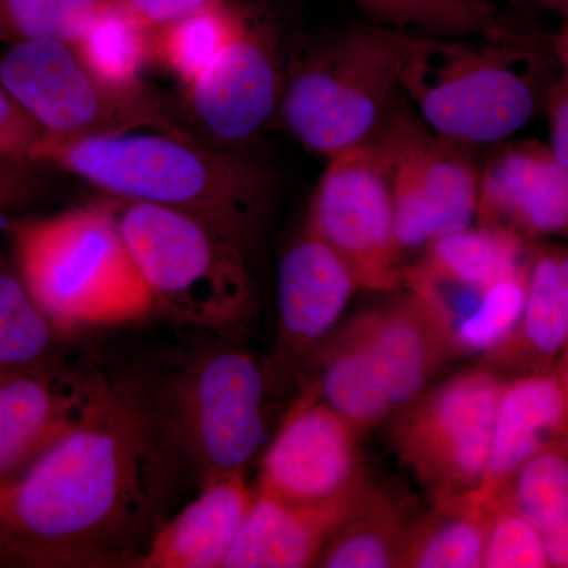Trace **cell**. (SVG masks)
I'll return each mask as SVG.
<instances>
[{"label": "cell", "instance_id": "6da1fadb", "mask_svg": "<svg viewBox=\"0 0 568 568\" xmlns=\"http://www.w3.org/2000/svg\"><path fill=\"white\" fill-rule=\"evenodd\" d=\"M179 465L159 402L108 379L69 435L0 485V567H133Z\"/></svg>", "mask_w": 568, "mask_h": 568}, {"label": "cell", "instance_id": "7a4b0ae2", "mask_svg": "<svg viewBox=\"0 0 568 568\" xmlns=\"http://www.w3.org/2000/svg\"><path fill=\"white\" fill-rule=\"evenodd\" d=\"M103 196L192 213L252 254L276 193L274 171L250 149H227L189 130L61 138L47 134L32 156Z\"/></svg>", "mask_w": 568, "mask_h": 568}, {"label": "cell", "instance_id": "3957f363", "mask_svg": "<svg viewBox=\"0 0 568 568\" xmlns=\"http://www.w3.org/2000/svg\"><path fill=\"white\" fill-rule=\"evenodd\" d=\"M6 234L14 267L63 336L155 310L110 197L48 215H13Z\"/></svg>", "mask_w": 568, "mask_h": 568}, {"label": "cell", "instance_id": "277c9868", "mask_svg": "<svg viewBox=\"0 0 568 568\" xmlns=\"http://www.w3.org/2000/svg\"><path fill=\"white\" fill-rule=\"evenodd\" d=\"M548 55L529 37H417L399 73V91L439 136L493 144L514 136L545 102Z\"/></svg>", "mask_w": 568, "mask_h": 568}, {"label": "cell", "instance_id": "5b68a950", "mask_svg": "<svg viewBox=\"0 0 568 568\" xmlns=\"http://www.w3.org/2000/svg\"><path fill=\"white\" fill-rule=\"evenodd\" d=\"M416 40L366 21L313 44L290 62L276 119L325 159L361 144L394 108Z\"/></svg>", "mask_w": 568, "mask_h": 568}, {"label": "cell", "instance_id": "8992f818", "mask_svg": "<svg viewBox=\"0 0 568 568\" xmlns=\"http://www.w3.org/2000/svg\"><path fill=\"white\" fill-rule=\"evenodd\" d=\"M155 310L212 332H234L254 310L250 254L192 213L110 197Z\"/></svg>", "mask_w": 568, "mask_h": 568}, {"label": "cell", "instance_id": "52a82bcc", "mask_svg": "<svg viewBox=\"0 0 568 568\" xmlns=\"http://www.w3.org/2000/svg\"><path fill=\"white\" fill-rule=\"evenodd\" d=\"M268 366L239 347L194 357L159 402L164 433L197 484L246 473L271 440Z\"/></svg>", "mask_w": 568, "mask_h": 568}, {"label": "cell", "instance_id": "ba28073f", "mask_svg": "<svg viewBox=\"0 0 568 568\" xmlns=\"http://www.w3.org/2000/svg\"><path fill=\"white\" fill-rule=\"evenodd\" d=\"M0 85L51 136L186 130L160 93L112 88L82 63L69 41L6 44L0 50Z\"/></svg>", "mask_w": 568, "mask_h": 568}, {"label": "cell", "instance_id": "9c48e42d", "mask_svg": "<svg viewBox=\"0 0 568 568\" xmlns=\"http://www.w3.org/2000/svg\"><path fill=\"white\" fill-rule=\"evenodd\" d=\"M504 381L495 369L478 365L428 388L388 418L396 457L433 504L480 487Z\"/></svg>", "mask_w": 568, "mask_h": 568}, {"label": "cell", "instance_id": "30bf717a", "mask_svg": "<svg viewBox=\"0 0 568 568\" xmlns=\"http://www.w3.org/2000/svg\"><path fill=\"white\" fill-rule=\"evenodd\" d=\"M369 140L390 186L403 257L473 224L480 168L469 145L439 136L414 108L395 104Z\"/></svg>", "mask_w": 568, "mask_h": 568}, {"label": "cell", "instance_id": "8fae6325", "mask_svg": "<svg viewBox=\"0 0 568 568\" xmlns=\"http://www.w3.org/2000/svg\"><path fill=\"white\" fill-rule=\"evenodd\" d=\"M304 226L349 265L361 290L394 293L403 286L394 201L369 138L327 159Z\"/></svg>", "mask_w": 568, "mask_h": 568}, {"label": "cell", "instance_id": "7c38bea8", "mask_svg": "<svg viewBox=\"0 0 568 568\" xmlns=\"http://www.w3.org/2000/svg\"><path fill=\"white\" fill-rule=\"evenodd\" d=\"M275 29L248 14L244 31L182 88L178 118L194 136L227 149H250L278 115L290 62Z\"/></svg>", "mask_w": 568, "mask_h": 568}, {"label": "cell", "instance_id": "4fadbf2b", "mask_svg": "<svg viewBox=\"0 0 568 568\" xmlns=\"http://www.w3.org/2000/svg\"><path fill=\"white\" fill-rule=\"evenodd\" d=\"M361 435L305 386L261 455L256 491L287 504H317L361 488L368 481Z\"/></svg>", "mask_w": 568, "mask_h": 568}, {"label": "cell", "instance_id": "5bb4252c", "mask_svg": "<svg viewBox=\"0 0 568 568\" xmlns=\"http://www.w3.org/2000/svg\"><path fill=\"white\" fill-rule=\"evenodd\" d=\"M532 241L478 223L443 235L406 265L403 287L429 313L452 347L496 284L528 276Z\"/></svg>", "mask_w": 568, "mask_h": 568}, {"label": "cell", "instance_id": "9a60e30c", "mask_svg": "<svg viewBox=\"0 0 568 568\" xmlns=\"http://www.w3.org/2000/svg\"><path fill=\"white\" fill-rule=\"evenodd\" d=\"M108 379L61 364L0 373V485L29 469L69 435L100 398Z\"/></svg>", "mask_w": 568, "mask_h": 568}, {"label": "cell", "instance_id": "2e32d148", "mask_svg": "<svg viewBox=\"0 0 568 568\" xmlns=\"http://www.w3.org/2000/svg\"><path fill=\"white\" fill-rule=\"evenodd\" d=\"M358 287L349 265L304 226L280 261L278 343L271 375H293L338 324Z\"/></svg>", "mask_w": 568, "mask_h": 568}, {"label": "cell", "instance_id": "e0dca14e", "mask_svg": "<svg viewBox=\"0 0 568 568\" xmlns=\"http://www.w3.org/2000/svg\"><path fill=\"white\" fill-rule=\"evenodd\" d=\"M477 222L528 239H568V174L548 144L517 141L489 155L478 174Z\"/></svg>", "mask_w": 568, "mask_h": 568}, {"label": "cell", "instance_id": "ac0fdd59", "mask_svg": "<svg viewBox=\"0 0 568 568\" xmlns=\"http://www.w3.org/2000/svg\"><path fill=\"white\" fill-rule=\"evenodd\" d=\"M568 436V349L551 365L506 377L487 473L473 493L488 504L510 488L530 458Z\"/></svg>", "mask_w": 568, "mask_h": 568}, {"label": "cell", "instance_id": "d6986e66", "mask_svg": "<svg viewBox=\"0 0 568 568\" xmlns=\"http://www.w3.org/2000/svg\"><path fill=\"white\" fill-rule=\"evenodd\" d=\"M368 487L366 481L345 496L317 504H287L256 491L223 568L316 567Z\"/></svg>", "mask_w": 568, "mask_h": 568}, {"label": "cell", "instance_id": "ffe728a7", "mask_svg": "<svg viewBox=\"0 0 568 568\" xmlns=\"http://www.w3.org/2000/svg\"><path fill=\"white\" fill-rule=\"evenodd\" d=\"M254 499L245 473L201 485L189 506L160 525L133 567L223 568Z\"/></svg>", "mask_w": 568, "mask_h": 568}, {"label": "cell", "instance_id": "44dd1931", "mask_svg": "<svg viewBox=\"0 0 568 568\" xmlns=\"http://www.w3.org/2000/svg\"><path fill=\"white\" fill-rule=\"evenodd\" d=\"M568 349V246L532 241L525 305L514 331L481 357L504 377L551 365Z\"/></svg>", "mask_w": 568, "mask_h": 568}, {"label": "cell", "instance_id": "7402d4cb", "mask_svg": "<svg viewBox=\"0 0 568 568\" xmlns=\"http://www.w3.org/2000/svg\"><path fill=\"white\" fill-rule=\"evenodd\" d=\"M357 317L395 413L428 390L444 364L455 357L439 325L407 291Z\"/></svg>", "mask_w": 568, "mask_h": 568}, {"label": "cell", "instance_id": "603a6c76", "mask_svg": "<svg viewBox=\"0 0 568 568\" xmlns=\"http://www.w3.org/2000/svg\"><path fill=\"white\" fill-rule=\"evenodd\" d=\"M422 514L413 496L369 484L353 514L328 541L316 567H402L407 541Z\"/></svg>", "mask_w": 568, "mask_h": 568}, {"label": "cell", "instance_id": "cb8c5ba5", "mask_svg": "<svg viewBox=\"0 0 568 568\" xmlns=\"http://www.w3.org/2000/svg\"><path fill=\"white\" fill-rule=\"evenodd\" d=\"M316 355V368L306 387L361 433L369 432L394 416L386 383L358 317L346 325ZM313 355V357H315Z\"/></svg>", "mask_w": 568, "mask_h": 568}, {"label": "cell", "instance_id": "d4e9b609", "mask_svg": "<svg viewBox=\"0 0 568 568\" xmlns=\"http://www.w3.org/2000/svg\"><path fill=\"white\" fill-rule=\"evenodd\" d=\"M152 31L138 20L123 0H108L73 41L89 70L112 88H148L142 73L152 63Z\"/></svg>", "mask_w": 568, "mask_h": 568}, {"label": "cell", "instance_id": "484cf974", "mask_svg": "<svg viewBox=\"0 0 568 568\" xmlns=\"http://www.w3.org/2000/svg\"><path fill=\"white\" fill-rule=\"evenodd\" d=\"M488 504L467 495L435 503L418 518L402 567L478 568L484 560Z\"/></svg>", "mask_w": 568, "mask_h": 568}, {"label": "cell", "instance_id": "4316f807", "mask_svg": "<svg viewBox=\"0 0 568 568\" xmlns=\"http://www.w3.org/2000/svg\"><path fill=\"white\" fill-rule=\"evenodd\" d=\"M246 20L248 13L226 0L153 29L152 63L173 74L185 88L244 31Z\"/></svg>", "mask_w": 568, "mask_h": 568}, {"label": "cell", "instance_id": "83f0119b", "mask_svg": "<svg viewBox=\"0 0 568 568\" xmlns=\"http://www.w3.org/2000/svg\"><path fill=\"white\" fill-rule=\"evenodd\" d=\"M65 336L36 301L11 257L0 256V372L58 364Z\"/></svg>", "mask_w": 568, "mask_h": 568}, {"label": "cell", "instance_id": "f1b7e54d", "mask_svg": "<svg viewBox=\"0 0 568 568\" xmlns=\"http://www.w3.org/2000/svg\"><path fill=\"white\" fill-rule=\"evenodd\" d=\"M366 21L429 39L495 36L508 31L491 0H349Z\"/></svg>", "mask_w": 568, "mask_h": 568}, {"label": "cell", "instance_id": "f546056e", "mask_svg": "<svg viewBox=\"0 0 568 568\" xmlns=\"http://www.w3.org/2000/svg\"><path fill=\"white\" fill-rule=\"evenodd\" d=\"M510 489L540 534L551 567L568 568V436L530 458Z\"/></svg>", "mask_w": 568, "mask_h": 568}, {"label": "cell", "instance_id": "4dcf8cb0", "mask_svg": "<svg viewBox=\"0 0 568 568\" xmlns=\"http://www.w3.org/2000/svg\"><path fill=\"white\" fill-rule=\"evenodd\" d=\"M108 0H0V43L54 39L73 43Z\"/></svg>", "mask_w": 568, "mask_h": 568}, {"label": "cell", "instance_id": "1f68e13d", "mask_svg": "<svg viewBox=\"0 0 568 568\" xmlns=\"http://www.w3.org/2000/svg\"><path fill=\"white\" fill-rule=\"evenodd\" d=\"M547 548L510 488L488 503L481 568H548Z\"/></svg>", "mask_w": 568, "mask_h": 568}, {"label": "cell", "instance_id": "d6a6232c", "mask_svg": "<svg viewBox=\"0 0 568 568\" xmlns=\"http://www.w3.org/2000/svg\"><path fill=\"white\" fill-rule=\"evenodd\" d=\"M54 173L37 162H0V215H21L47 200Z\"/></svg>", "mask_w": 568, "mask_h": 568}, {"label": "cell", "instance_id": "836d02e7", "mask_svg": "<svg viewBox=\"0 0 568 568\" xmlns=\"http://www.w3.org/2000/svg\"><path fill=\"white\" fill-rule=\"evenodd\" d=\"M43 126L0 85V162H33Z\"/></svg>", "mask_w": 568, "mask_h": 568}, {"label": "cell", "instance_id": "e575fe53", "mask_svg": "<svg viewBox=\"0 0 568 568\" xmlns=\"http://www.w3.org/2000/svg\"><path fill=\"white\" fill-rule=\"evenodd\" d=\"M549 121V151L568 174V77L551 81L545 92Z\"/></svg>", "mask_w": 568, "mask_h": 568}, {"label": "cell", "instance_id": "d590c367", "mask_svg": "<svg viewBox=\"0 0 568 568\" xmlns=\"http://www.w3.org/2000/svg\"><path fill=\"white\" fill-rule=\"evenodd\" d=\"M151 31L226 0H123Z\"/></svg>", "mask_w": 568, "mask_h": 568}, {"label": "cell", "instance_id": "8d00e7d4", "mask_svg": "<svg viewBox=\"0 0 568 568\" xmlns=\"http://www.w3.org/2000/svg\"><path fill=\"white\" fill-rule=\"evenodd\" d=\"M552 48H555L556 58L562 63L564 74L568 77V18L564 22L562 29L558 32V36L552 40Z\"/></svg>", "mask_w": 568, "mask_h": 568}, {"label": "cell", "instance_id": "74e56055", "mask_svg": "<svg viewBox=\"0 0 568 568\" xmlns=\"http://www.w3.org/2000/svg\"><path fill=\"white\" fill-rule=\"evenodd\" d=\"M541 6L548 7V9L558 10L560 13L566 14L568 18V0H538Z\"/></svg>", "mask_w": 568, "mask_h": 568}]
</instances>
